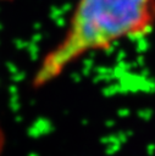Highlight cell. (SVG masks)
<instances>
[{"label":"cell","instance_id":"1","mask_svg":"<svg viewBox=\"0 0 155 156\" xmlns=\"http://www.w3.org/2000/svg\"><path fill=\"white\" fill-rule=\"evenodd\" d=\"M154 27L155 0H78L62 38L37 66L32 87L43 88L87 54L144 37Z\"/></svg>","mask_w":155,"mask_h":156},{"label":"cell","instance_id":"2","mask_svg":"<svg viewBox=\"0 0 155 156\" xmlns=\"http://www.w3.org/2000/svg\"><path fill=\"white\" fill-rule=\"evenodd\" d=\"M4 147H5V134H4V130L0 126V156L2 155Z\"/></svg>","mask_w":155,"mask_h":156}]
</instances>
